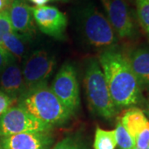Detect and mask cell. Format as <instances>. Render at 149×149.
<instances>
[{
  "label": "cell",
  "mask_w": 149,
  "mask_h": 149,
  "mask_svg": "<svg viewBox=\"0 0 149 149\" xmlns=\"http://www.w3.org/2000/svg\"><path fill=\"white\" fill-rule=\"evenodd\" d=\"M99 63L117 109L139 104L142 97L141 87L128 57L111 47L100 54Z\"/></svg>",
  "instance_id": "6da1fadb"
},
{
  "label": "cell",
  "mask_w": 149,
  "mask_h": 149,
  "mask_svg": "<svg viewBox=\"0 0 149 149\" xmlns=\"http://www.w3.org/2000/svg\"><path fill=\"white\" fill-rule=\"evenodd\" d=\"M17 103L38 120L51 127L65 124L72 116L47 84L26 90Z\"/></svg>",
  "instance_id": "7a4b0ae2"
},
{
  "label": "cell",
  "mask_w": 149,
  "mask_h": 149,
  "mask_svg": "<svg viewBox=\"0 0 149 149\" xmlns=\"http://www.w3.org/2000/svg\"><path fill=\"white\" fill-rule=\"evenodd\" d=\"M85 88L91 109L105 119H111L117 113L112 100L104 74L99 61L91 58L87 62L85 74Z\"/></svg>",
  "instance_id": "3957f363"
},
{
  "label": "cell",
  "mask_w": 149,
  "mask_h": 149,
  "mask_svg": "<svg viewBox=\"0 0 149 149\" xmlns=\"http://www.w3.org/2000/svg\"><path fill=\"white\" fill-rule=\"evenodd\" d=\"M78 22L83 37L92 47L105 50L117 42L111 24L95 6L83 7L78 14Z\"/></svg>",
  "instance_id": "277c9868"
},
{
  "label": "cell",
  "mask_w": 149,
  "mask_h": 149,
  "mask_svg": "<svg viewBox=\"0 0 149 149\" xmlns=\"http://www.w3.org/2000/svg\"><path fill=\"white\" fill-rule=\"evenodd\" d=\"M56 59L45 50H37L27 56L22 65L26 90L47 84L56 67Z\"/></svg>",
  "instance_id": "5b68a950"
},
{
  "label": "cell",
  "mask_w": 149,
  "mask_h": 149,
  "mask_svg": "<svg viewBox=\"0 0 149 149\" xmlns=\"http://www.w3.org/2000/svg\"><path fill=\"white\" fill-rule=\"evenodd\" d=\"M52 128L17 104L0 115V138L24 132L51 131Z\"/></svg>",
  "instance_id": "8992f818"
},
{
  "label": "cell",
  "mask_w": 149,
  "mask_h": 149,
  "mask_svg": "<svg viewBox=\"0 0 149 149\" xmlns=\"http://www.w3.org/2000/svg\"><path fill=\"white\" fill-rule=\"evenodd\" d=\"M52 91L72 114L80 107V89L74 67L65 63L59 70L52 84Z\"/></svg>",
  "instance_id": "52a82bcc"
},
{
  "label": "cell",
  "mask_w": 149,
  "mask_h": 149,
  "mask_svg": "<svg viewBox=\"0 0 149 149\" xmlns=\"http://www.w3.org/2000/svg\"><path fill=\"white\" fill-rule=\"evenodd\" d=\"M34 22L40 31L56 39L64 38L67 18L64 13L53 6L32 7Z\"/></svg>",
  "instance_id": "ba28073f"
},
{
  "label": "cell",
  "mask_w": 149,
  "mask_h": 149,
  "mask_svg": "<svg viewBox=\"0 0 149 149\" xmlns=\"http://www.w3.org/2000/svg\"><path fill=\"white\" fill-rule=\"evenodd\" d=\"M108 13V20L118 37L130 38L135 34L133 18L125 0H109L104 6Z\"/></svg>",
  "instance_id": "9c48e42d"
},
{
  "label": "cell",
  "mask_w": 149,
  "mask_h": 149,
  "mask_svg": "<svg viewBox=\"0 0 149 149\" xmlns=\"http://www.w3.org/2000/svg\"><path fill=\"white\" fill-rule=\"evenodd\" d=\"M2 149H50L53 137L50 131H33L0 138Z\"/></svg>",
  "instance_id": "30bf717a"
},
{
  "label": "cell",
  "mask_w": 149,
  "mask_h": 149,
  "mask_svg": "<svg viewBox=\"0 0 149 149\" xmlns=\"http://www.w3.org/2000/svg\"><path fill=\"white\" fill-rule=\"evenodd\" d=\"M12 29L13 32L29 38L35 32L32 7L27 0H13L8 8Z\"/></svg>",
  "instance_id": "8fae6325"
},
{
  "label": "cell",
  "mask_w": 149,
  "mask_h": 149,
  "mask_svg": "<svg viewBox=\"0 0 149 149\" xmlns=\"http://www.w3.org/2000/svg\"><path fill=\"white\" fill-rule=\"evenodd\" d=\"M0 91L17 101L26 91L22 71L15 60L10 61L0 73Z\"/></svg>",
  "instance_id": "7c38bea8"
},
{
  "label": "cell",
  "mask_w": 149,
  "mask_h": 149,
  "mask_svg": "<svg viewBox=\"0 0 149 149\" xmlns=\"http://www.w3.org/2000/svg\"><path fill=\"white\" fill-rule=\"evenodd\" d=\"M128 59L141 89L149 92V50L147 48L136 49Z\"/></svg>",
  "instance_id": "4fadbf2b"
},
{
  "label": "cell",
  "mask_w": 149,
  "mask_h": 149,
  "mask_svg": "<svg viewBox=\"0 0 149 149\" xmlns=\"http://www.w3.org/2000/svg\"><path fill=\"white\" fill-rule=\"evenodd\" d=\"M118 120L131 135L133 140H135L140 133L149 127V121L144 112L137 107H132L124 111L122 116L118 118Z\"/></svg>",
  "instance_id": "5bb4252c"
},
{
  "label": "cell",
  "mask_w": 149,
  "mask_h": 149,
  "mask_svg": "<svg viewBox=\"0 0 149 149\" xmlns=\"http://www.w3.org/2000/svg\"><path fill=\"white\" fill-rule=\"evenodd\" d=\"M27 38L12 31L3 37L1 47L5 50L13 58L20 61L26 53V41Z\"/></svg>",
  "instance_id": "9a60e30c"
},
{
  "label": "cell",
  "mask_w": 149,
  "mask_h": 149,
  "mask_svg": "<svg viewBox=\"0 0 149 149\" xmlns=\"http://www.w3.org/2000/svg\"><path fill=\"white\" fill-rule=\"evenodd\" d=\"M93 146L94 149H115L117 146L115 130H104L97 127Z\"/></svg>",
  "instance_id": "2e32d148"
},
{
  "label": "cell",
  "mask_w": 149,
  "mask_h": 149,
  "mask_svg": "<svg viewBox=\"0 0 149 149\" xmlns=\"http://www.w3.org/2000/svg\"><path fill=\"white\" fill-rule=\"evenodd\" d=\"M116 141L119 149H135V142L128 131L118 120L117 127L115 129Z\"/></svg>",
  "instance_id": "e0dca14e"
},
{
  "label": "cell",
  "mask_w": 149,
  "mask_h": 149,
  "mask_svg": "<svg viewBox=\"0 0 149 149\" xmlns=\"http://www.w3.org/2000/svg\"><path fill=\"white\" fill-rule=\"evenodd\" d=\"M137 16L139 23L146 32H149V0H135Z\"/></svg>",
  "instance_id": "ac0fdd59"
},
{
  "label": "cell",
  "mask_w": 149,
  "mask_h": 149,
  "mask_svg": "<svg viewBox=\"0 0 149 149\" xmlns=\"http://www.w3.org/2000/svg\"><path fill=\"white\" fill-rule=\"evenodd\" d=\"M52 149H89L85 142L74 136L66 137L58 142Z\"/></svg>",
  "instance_id": "d6986e66"
},
{
  "label": "cell",
  "mask_w": 149,
  "mask_h": 149,
  "mask_svg": "<svg viewBox=\"0 0 149 149\" xmlns=\"http://www.w3.org/2000/svg\"><path fill=\"white\" fill-rule=\"evenodd\" d=\"M12 31L13 29H12L9 16L7 9L0 13V47L2 46L3 37L8 32H10Z\"/></svg>",
  "instance_id": "ffe728a7"
},
{
  "label": "cell",
  "mask_w": 149,
  "mask_h": 149,
  "mask_svg": "<svg viewBox=\"0 0 149 149\" xmlns=\"http://www.w3.org/2000/svg\"><path fill=\"white\" fill-rule=\"evenodd\" d=\"M15 103H17L16 100L0 91V115L5 113L9 108L13 106Z\"/></svg>",
  "instance_id": "44dd1931"
},
{
  "label": "cell",
  "mask_w": 149,
  "mask_h": 149,
  "mask_svg": "<svg viewBox=\"0 0 149 149\" xmlns=\"http://www.w3.org/2000/svg\"><path fill=\"white\" fill-rule=\"evenodd\" d=\"M135 149H145L149 146V127L136 138Z\"/></svg>",
  "instance_id": "7402d4cb"
},
{
  "label": "cell",
  "mask_w": 149,
  "mask_h": 149,
  "mask_svg": "<svg viewBox=\"0 0 149 149\" xmlns=\"http://www.w3.org/2000/svg\"><path fill=\"white\" fill-rule=\"evenodd\" d=\"M15 59L13 58L11 55L8 53L5 50H3L2 47H0V73L2 70L4 69L7 65L8 64L12 61H14ZM16 61V60H15Z\"/></svg>",
  "instance_id": "603a6c76"
},
{
  "label": "cell",
  "mask_w": 149,
  "mask_h": 149,
  "mask_svg": "<svg viewBox=\"0 0 149 149\" xmlns=\"http://www.w3.org/2000/svg\"><path fill=\"white\" fill-rule=\"evenodd\" d=\"M9 5H10V3L7 0H0V13L3 11L7 10Z\"/></svg>",
  "instance_id": "cb8c5ba5"
},
{
  "label": "cell",
  "mask_w": 149,
  "mask_h": 149,
  "mask_svg": "<svg viewBox=\"0 0 149 149\" xmlns=\"http://www.w3.org/2000/svg\"><path fill=\"white\" fill-rule=\"evenodd\" d=\"M30 1L32 2L33 4H35L37 7H38V6H43L47 4L48 2L51 1V0H30Z\"/></svg>",
  "instance_id": "d4e9b609"
},
{
  "label": "cell",
  "mask_w": 149,
  "mask_h": 149,
  "mask_svg": "<svg viewBox=\"0 0 149 149\" xmlns=\"http://www.w3.org/2000/svg\"><path fill=\"white\" fill-rule=\"evenodd\" d=\"M145 112L149 116V100L147 101L146 104H145Z\"/></svg>",
  "instance_id": "484cf974"
},
{
  "label": "cell",
  "mask_w": 149,
  "mask_h": 149,
  "mask_svg": "<svg viewBox=\"0 0 149 149\" xmlns=\"http://www.w3.org/2000/svg\"><path fill=\"white\" fill-rule=\"evenodd\" d=\"M102 2H103V3H104V5L105 6L108 3V2H109V0H102Z\"/></svg>",
  "instance_id": "4316f807"
},
{
  "label": "cell",
  "mask_w": 149,
  "mask_h": 149,
  "mask_svg": "<svg viewBox=\"0 0 149 149\" xmlns=\"http://www.w3.org/2000/svg\"><path fill=\"white\" fill-rule=\"evenodd\" d=\"M7 1H8V2L9 3H12V2H13V0H7Z\"/></svg>",
  "instance_id": "83f0119b"
},
{
  "label": "cell",
  "mask_w": 149,
  "mask_h": 149,
  "mask_svg": "<svg viewBox=\"0 0 149 149\" xmlns=\"http://www.w3.org/2000/svg\"><path fill=\"white\" fill-rule=\"evenodd\" d=\"M52 1H67V0H52Z\"/></svg>",
  "instance_id": "f1b7e54d"
},
{
  "label": "cell",
  "mask_w": 149,
  "mask_h": 149,
  "mask_svg": "<svg viewBox=\"0 0 149 149\" xmlns=\"http://www.w3.org/2000/svg\"><path fill=\"white\" fill-rule=\"evenodd\" d=\"M125 1H127V2H128V1H130V2H132V1H135V0H125Z\"/></svg>",
  "instance_id": "f546056e"
},
{
  "label": "cell",
  "mask_w": 149,
  "mask_h": 149,
  "mask_svg": "<svg viewBox=\"0 0 149 149\" xmlns=\"http://www.w3.org/2000/svg\"><path fill=\"white\" fill-rule=\"evenodd\" d=\"M145 149H149V146H148V148H145Z\"/></svg>",
  "instance_id": "4dcf8cb0"
},
{
  "label": "cell",
  "mask_w": 149,
  "mask_h": 149,
  "mask_svg": "<svg viewBox=\"0 0 149 149\" xmlns=\"http://www.w3.org/2000/svg\"><path fill=\"white\" fill-rule=\"evenodd\" d=\"M148 36H149V32H148Z\"/></svg>",
  "instance_id": "1f68e13d"
},
{
  "label": "cell",
  "mask_w": 149,
  "mask_h": 149,
  "mask_svg": "<svg viewBox=\"0 0 149 149\" xmlns=\"http://www.w3.org/2000/svg\"><path fill=\"white\" fill-rule=\"evenodd\" d=\"M0 149H1V148H0Z\"/></svg>",
  "instance_id": "d6a6232c"
}]
</instances>
